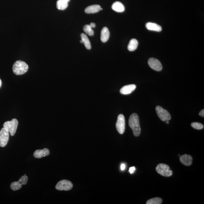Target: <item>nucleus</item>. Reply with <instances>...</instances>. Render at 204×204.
Segmentation results:
<instances>
[{"label":"nucleus","instance_id":"32","mask_svg":"<svg viewBox=\"0 0 204 204\" xmlns=\"http://www.w3.org/2000/svg\"><path fill=\"white\" fill-rule=\"evenodd\" d=\"M103 10V8H100V10Z\"/></svg>","mask_w":204,"mask_h":204},{"label":"nucleus","instance_id":"12","mask_svg":"<svg viewBox=\"0 0 204 204\" xmlns=\"http://www.w3.org/2000/svg\"><path fill=\"white\" fill-rule=\"evenodd\" d=\"M193 158L190 155L187 154L181 156L180 158V161L184 165L186 166H190L191 165L193 162Z\"/></svg>","mask_w":204,"mask_h":204},{"label":"nucleus","instance_id":"26","mask_svg":"<svg viewBox=\"0 0 204 204\" xmlns=\"http://www.w3.org/2000/svg\"><path fill=\"white\" fill-rule=\"evenodd\" d=\"M199 116H200L202 117H204V110L202 109V110L199 113Z\"/></svg>","mask_w":204,"mask_h":204},{"label":"nucleus","instance_id":"31","mask_svg":"<svg viewBox=\"0 0 204 204\" xmlns=\"http://www.w3.org/2000/svg\"><path fill=\"white\" fill-rule=\"evenodd\" d=\"M165 121H166V123H167V124H169V120H166Z\"/></svg>","mask_w":204,"mask_h":204},{"label":"nucleus","instance_id":"20","mask_svg":"<svg viewBox=\"0 0 204 204\" xmlns=\"http://www.w3.org/2000/svg\"><path fill=\"white\" fill-rule=\"evenodd\" d=\"M90 25H86L84 26L83 30L87 34L90 36L94 35V31Z\"/></svg>","mask_w":204,"mask_h":204},{"label":"nucleus","instance_id":"6","mask_svg":"<svg viewBox=\"0 0 204 204\" xmlns=\"http://www.w3.org/2000/svg\"><path fill=\"white\" fill-rule=\"evenodd\" d=\"M73 186V184L71 181L67 180H63L59 181L56 184L55 188L59 190L68 191L71 190Z\"/></svg>","mask_w":204,"mask_h":204},{"label":"nucleus","instance_id":"7","mask_svg":"<svg viewBox=\"0 0 204 204\" xmlns=\"http://www.w3.org/2000/svg\"><path fill=\"white\" fill-rule=\"evenodd\" d=\"M117 130L120 134H123L125 132V120L123 115H118L116 124Z\"/></svg>","mask_w":204,"mask_h":204},{"label":"nucleus","instance_id":"9","mask_svg":"<svg viewBox=\"0 0 204 204\" xmlns=\"http://www.w3.org/2000/svg\"><path fill=\"white\" fill-rule=\"evenodd\" d=\"M148 65L153 70L160 71L162 70V65L158 60L154 58H151L148 61Z\"/></svg>","mask_w":204,"mask_h":204},{"label":"nucleus","instance_id":"4","mask_svg":"<svg viewBox=\"0 0 204 204\" xmlns=\"http://www.w3.org/2000/svg\"><path fill=\"white\" fill-rule=\"evenodd\" d=\"M157 173L163 176L169 177L173 174V172L171 170L169 166L163 163H160L156 168Z\"/></svg>","mask_w":204,"mask_h":204},{"label":"nucleus","instance_id":"18","mask_svg":"<svg viewBox=\"0 0 204 204\" xmlns=\"http://www.w3.org/2000/svg\"><path fill=\"white\" fill-rule=\"evenodd\" d=\"M81 40L84 44V46L86 47V49H91V43H90L89 39L88 38V37L86 34L82 33L81 34Z\"/></svg>","mask_w":204,"mask_h":204},{"label":"nucleus","instance_id":"29","mask_svg":"<svg viewBox=\"0 0 204 204\" xmlns=\"http://www.w3.org/2000/svg\"><path fill=\"white\" fill-rule=\"evenodd\" d=\"M1 85H2V81H1V79H0V88H1Z\"/></svg>","mask_w":204,"mask_h":204},{"label":"nucleus","instance_id":"14","mask_svg":"<svg viewBox=\"0 0 204 204\" xmlns=\"http://www.w3.org/2000/svg\"><path fill=\"white\" fill-rule=\"evenodd\" d=\"M100 8L101 7L98 5H91L87 7L85 9V13H88V14L97 13L100 11Z\"/></svg>","mask_w":204,"mask_h":204},{"label":"nucleus","instance_id":"1","mask_svg":"<svg viewBox=\"0 0 204 204\" xmlns=\"http://www.w3.org/2000/svg\"><path fill=\"white\" fill-rule=\"evenodd\" d=\"M129 125L132 130L135 136H138L140 135L141 129L137 114L134 113L131 115L129 120Z\"/></svg>","mask_w":204,"mask_h":204},{"label":"nucleus","instance_id":"5","mask_svg":"<svg viewBox=\"0 0 204 204\" xmlns=\"http://www.w3.org/2000/svg\"><path fill=\"white\" fill-rule=\"evenodd\" d=\"M156 111L159 117L162 121H169L171 118L169 112L165 109L163 108L161 106H157L156 107Z\"/></svg>","mask_w":204,"mask_h":204},{"label":"nucleus","instance_id":"17","mask_svg":"<svg viewBox=\"0 0 204 204\" xmlns=\"http://www.w3.org/2000/svg\"><path fill=\"white\" fill-rule=\"evenodd\" d=\"M139 43L137 40L135 39H132L129 43L128 46V49L129 51L132 52L136 50L138 47Z\"/></svg>","mask_w":204,"mask_h":204},{"label":"nucleus","instance_id":"11","mask_svg":"<svg viewBox=\"0 0 204 204\" xmlns=\"http://www.w3.org/2000/svg\"><path fill=\"white\" fill-rule=\"evenodd\" d=\"M136 86L135 84H130L123 87L120 89V92L123 94H129L132 92L136 89Z\"/></svg>","mask_w":204,"mask_h":204},{"label":"nucleus","instance_id":"27","mask_svg":"<svg viewBox=\"0 0 204 204\" xmlns=\"http://www.w3.org/2000/svg\"><path fill=\"white\" fill-rule=\"evenodd\" d=\"M126 165L125 164L123 163L121 165V169L122 171H124L125 169Z\"/></svg>","mask_w":204,"mask_h":204},{"label":"nucleus","instance_id":"10","mask_svg":"<svg viewBox=\"0 0 204 204\" xmlns=\"http://www.w3.org/2000/svg\"><path fill=\"white\" fill-rule=\"evenodd\" d=\"M49 150L48 148H44L42 150H36L34 152L33 156L36 158H40L49 155Z\"/></svg>","mask_w":204,"mask_h":204},{"label":"nucleus","instance_id":"23","mask_svg":"<svg viewBox=\"0 0 204 204\" xmlns=\"http://www.w3.org/2000/svg\"><path fill=\"white\" fill-rule=\"evenodd\" d=\"M191 126L197 130H201L204 128V126L199 123H193L191 124Z\"/></svg>","mask_w":204,"mask_h":204},{"label":"nucleus","instance_id":"25","mask_svg":"<svg viewBox=\"0 0 204 204\" xmlns=\"http://www.w3.org/2000/svg\"><path fill=\"white\" fill-rule=\"evenodd\" d=\"M135 167H130L129 169V172L130 174H132L134 173L135 171Z\"/></svg>","mask_w":204,"mask_h":204},{"label":"nucleus","instance_id":"15","mask_svg":"<svg viewBox=\"0 0 204 204\" xmlns=\"http://www.w3.org/2000/svg\"><path fill=\"white\" fill-rule=\"evenodd\" d=\"M146 27L148 30L160 32L162 30V28L160 25L151 22H148L146 24Z\"/></svg>","mask_w":204,"mask_h":204},{"label":"nucleus","instance_id":"3","mask_svg":"<svg viewBox=\"0 0 204 204\" xmlns=\"http://www.w3.org/2000/svg\"><path fill=\"white\" fill-rule=\"evenodd\" d=\"M18 121L16 119H13L10 121H7L3 124V127L10 133L11 136H14L17 130Z\"/></svg>","mask_w":204,"mask_h":204},{"label":"nucleus","instance_id":"28","mask_svg":"<svg viewBox=\"0 0 204 204\" xmlns=\"http://www.w3.org/2000/svg\"><path fill=\"white\" fill-rule=\"evenodd\" d=\"M90 25H91V27L94 28L95 27L96 24L95 23H93V22H91V24H90Z\"/></svg>","mask_w":204,"mask_h":204},{"label":"nucleus","instance_id":"2","mask_svg":"<svg viewBox=\"0 0 204 204\" xmlns=\"http://www.w3.org/2000/svg\"><path fill=\"white\" fill-rule=\"evenodd\" d=\"M28 66L26 63L21 61H16L13 64V71L15 74L19 75L26 73Z\"/></svg>","mask_w":204,"mask_h":204},{"label":"nucleus","instance_id":"8","mask_svg":"<svg viewBox=\"0 0 204 204\" xmlns=\"http://www.w3.org/2000/svg\"><path fill=\"white\" fill-rule=\"evenodd\" d=\"M9 138V132L3 127L0 130V146L3 148L8 143Z\"/></svg>","mask_w":204,"mask_h":204},{"label":"nucleus","instance_id":"30","mask_svg":"<svg viewBox=\"0 0 204 204\" xmlns=\"http://www.w3.org/2000/svg\"><path fill=\"white\" fill-rule=\"evenodd\" d=\"M63 1H65L67 2H69L70 1V0H63Z\"/></svg>","mask_w":204,"mask_h":204},{"label":"nucleus","instance_id":"22","mask_svg":"<svg viewBox=\"0 0 204 204\" xmlns=\"http://www.w3.org/2000/svg\"><path fill=\"white\" fill-rule=\"evenodd\" d=\"M162 202V199L159 197H155L149 199L147 201V204H161Z\"/></svg>","mask_w":204,"mask_h":204},{"label":"nucleus","instance_id":"19","mask_svg":"<svg viewBox=\"0 0 204 204\" xmlns=\"http://www.w3.org/2000/svg\"><path fill=\"white\" fill-rule=\"evenodd\" d=\"M68 6V3L63 0H58L56 2L57 8L58 10H64Z\"/></svg>","mask_w":204,"mask_h":204},{"label":"nucleus","instance_id":"16","mask_svg":"<svg viewBox=\"0 0 204 204\" xmlns=\"http://www.w3.org/2000/svg\"><path fill=\"white\" fill-rule=\"evenodd\" d=\"M112 8L115 11L121 13L124 11L125 7L121 2L116 1L112 4Z\"/></svg>","mask_w":204,"mask_h":204},{"label":"nucleus","instance_id":"13","mask_svg":"<svg viewBox=\"0 0 204 204\" xmlns=\"http://www.w3.org/2000/svg\"><path fill=\"white\" fill-rule=\"evenodd\" d=\"M110 37V32L108 28L104 27L102 29L100 34V40L103 43H106L109 40Z\"/></svg>","mask_w":204,"mask_h":204},{"label":"nucleus","instance_id":"21","mask_svg":"<svg viewBox=\"0 0 204 204\" xmlns=\"http://www.w3.org/2000/svg\"><path fill=\"white\" fill-rule=\"evenodd\" d=\"M22 184L19 182V181H15L11 183L10 187L12 190L16 191L18 190H20L21 188Z\"/></svg>","mask_w":204,"mask_h":204},{"label":"nucleus","instance_id":"24","mask_svg":"<svg viewBox=\"0 0 204 204\" xmlns=\"http://www.w3.org/2000/svg\"><path fill=\"white\" fill-rule=\"evenodd\" d=\"M28 180V177L26 176V174H25L24 176L21 177L19 181H20V182L21 183L22 185H25L27 183Z\"/></svg>","mask_w":204,"mask_h":204}]
</instances>
